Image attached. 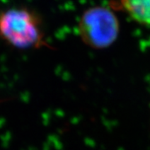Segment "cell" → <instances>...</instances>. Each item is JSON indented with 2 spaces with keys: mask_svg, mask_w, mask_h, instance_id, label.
Listing matches in <instances>:
<instances>
[{
  "mask_svg": "<svg viewBox=\"0 0 150 150\" xmlns=\"http://www.w3.org/2000/svg\"><path fill=\"white\" fill-rule=\"evenodd\" d=\"M0 38L20 49L45 45L39 18L27 8H10L0 13Z\"/></svg>",
  "mask_w": 150,
  "mask_h": 150,
  "instance_id": "6da1fadb",
  "label": "cell"
},
{
  "mask_svg": "<svg viewBox=\"0 0 150 150\" xmlns=\"http://www.w3.org/2000/svg\"><path fill=\"white\" fill-rule=\"evenodd\" d=\"M119 22L114 13L103 6L93 7L83 12L78 31L86 45L95 49L108 48L119 34Z\"/></svg>",
  "mask_w": 150,
  "mask_h": 150,
  "instance_id": "7a4b0ae2",
  "label": "cell"
},
{
  "mask_svg": "<svg viewBox=\"0 0 150 150\" xmlns=\"http://www.w3.org/2000/svg\"><path fill=\"white\" fill-rule=\"evenodd\" d=\"M119 2L134 21L150 25V0H119Z\"/></svg>",
  "mask_w": 150,
  "mask_h": 150,
  "instance_id": "3957f363",
  "label": "cell"
}]
</instances>
